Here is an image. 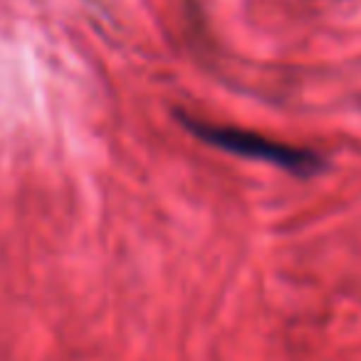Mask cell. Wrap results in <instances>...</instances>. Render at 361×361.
Segmentation results:
<instances>
[{
  "mask_svg": "<svg viewBox=\"0 0 361 361\" xmlns=\"http://www.w3.org/2000/svg\"><path fill=\"white\" fill-rule=\"evenodd\" d=\"M178 121L183 124V129H188L196 139H201L203 144L213 146V149L228 151V154L243 156V159L267 161V164L277 166V169L287 171L297 178H312V176L324 171V156L312 149L275 141L270 136L257 134V131L211 124V121L193 119V116L186 114H178Z\"/></svg>",
  "mask_w": 361,
  "mask_h": 361,
  "instance_id": "6da1fadb",
  "label": "cell"
}]
</instances>
